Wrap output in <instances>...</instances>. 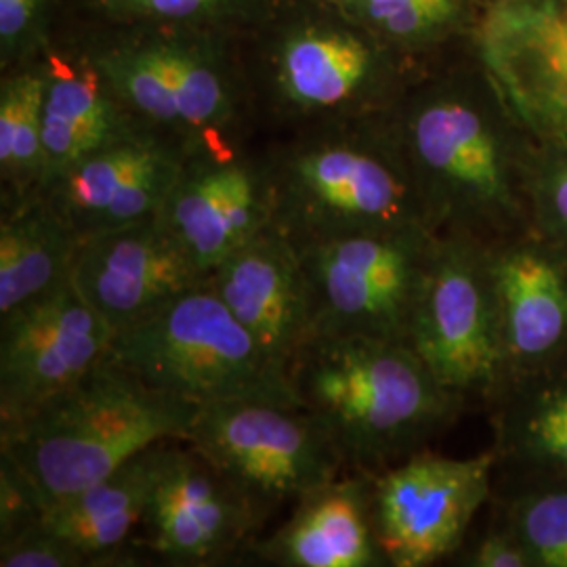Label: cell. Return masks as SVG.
<instances>
[{"mask_svg":"<svg viewBox=\"0 0 567 567\" xmlns=\"http://www.w3.org/2000/svg\"><path fill=\"white\" fill-rule=\"evenodd\" d=\"M437 236L496 244L534 231L526 131L477 65H433L386 112Z\"/></svg>","mask_w":567,"mask_h":567,"instance_id":"6da1fadb","label":"cell"},{"mask_svg":"<svg viewBox=\"0 0 567 567\" xmlns=\"http://www.w3.org/2000/svg\"><path fill=\"white\" fill-rule=\"evenodd\" d=\"M257 135L386 114L429 61L412 60L330 0H276L240 34Z\"/></svg>","mask_w":567,"mask_h":567,"instance_id":"7a4b0ae2","label":"cell"},{"mask_svg":"<svg viewBox=\"0 0 567 567\" xmlns=\"http://www.w3.org/2000/svg\"><path fill=\"white\" fill-rule=\"evenodd\" d=\"M288 379L347 471L365 475L425 450L466 404L402 341L313 337L288 364Z\"/></svg>","mask_w":567,"mask_h":567,"instance_id":"3957f363","label":"cell"},{"mask_svg":"<svg viewBox=\"0 0 567 567\" xmlns=\"http://www.w3.org/2000/svg\"><path fill=\"white\" fill-rule=\"evenodd\" d=\"M264 145L274 189L271 225L295 248L431 227L386 114L267 137Z\"/></svg>","mask_w":567,"mask_h":567,"instance_id":"277c9868","label":"cell"},{"mask_svg":"<svg viewBox=\"0 0 567 567\" xmlns=\"http://www.w3.org/2000/svg\"><path fill=\"white\" fill-rule=\"evenodd\" d=\"M137 121L189 147L259 137L240 34L196 28H61Z\"/></svg>","mask_w":567,"mask_h":567,"instance_id":"5b68a950","label":"cell"},{"mask_svg":"<svg viewBox=\"0 0 567 567\" xmlns=\"http://www.w3.org/2000/svg\"><path fill=\"white\" fill-rule=\"evenodd\" d=\"M198 410L107 358L58 400L0 429V452L32 480L47 508L102 482L150 447L187 440Z\"/></svg>","mask_w":567,"mask_h":567,"instance_id":"8992f818","label":"cell"},{"mask_svg":"<svg viewBox=\"0 0 567 567\" xmlns=\"http://www.w3.org/2000/svg\"><path fill=\"white\" fill-rule=\"evenodd\" d=\"M110 358L143 383L196 405L240 400L297 404L288 365L252 337L210 282L116 334Z\"/></svg>","mask_w":567,"mask_h":567,"instance_id":"52a82bcc","label":"cell"},{"mask_svg":"<svg viewBox=\"0 0 567 567\" xmlns=\"http://www.w3.org/2000/svg\"><path fill=\"white\" fill-rule=\"evenodd\" d=\"M437 238L431 227H404L297 248L313 337L408 343Z\"/></svg>","mask_w":567,"mask_h":567,"instance_id":"ba28073f","label":"cell"},{"mask_svg":"<svg viewBox=\"0 0 567 567\" xmlns=\"http://www.w3.org/2000/svg\"><path fill=\"white\" fill-rule=\"evenodd\" d=\"M265 519L347 471L328 431L299 404L200 405L187 440Z\"/></svg>","mask_w":567,"mask_h":567,"instance_id":"9c48e42d","label":"cell"},{"mask_svg":"<svg viewBox=\"0 0 567 567\" xmlns=\"http://www.w3.org/2000/svg\"><path fill=\"white\" fill-rule=\"evenodd\" d=\"M408 344L463 400L511 385L507 341L486 244L440 236L426 269Z\"/></svg>","mask_w":567,"mask_h":567,"instance_id":"30bf717a","label":"cell"},{"mask_svg":"<svg viewBox=\"0 0 567 567\" xmlns=\"http://www.w3.org/2000/svg\"><path fill=\"white\" fill-rule=\"evenodd\" d=\"M498 452L471 458L419 450L372 477L374 529L385 566L426 567L463 547L492 494Z\"/></svg>","mask_w":567,"mask_h":567,"instance_id":"8fae6325","label":"cell"},{"mask_svg":"<svg viewBox=\"0 0 567 567\" xmlns=\"http://www.w3.org/2000/svg\"><path fill=\"white\" fill-rule=\"evenodd\" d=\"M468 41L527 137L567 147V0L486 4Z\"/></svg>","mask_w":567,"mask_h":567,"instance_id":"7c38bea8","label":"cell"},{"mask_svg":"<svg viewBox=\"0 0 567 567\" xmlns=\"http://www.w3.org/2000/svg\"><path fill=\"white\" fill-rule=\"evenodd\" d=\"M112 328L74 284L0 318V429L18 425L103 364Z\"/></svg>","mask_w":567,"mask_h":567,"instance_id":"4fadbf2b","label":"cell"},{"mask_svg":"<svg viewBox=\"0 0 567 567\" xmlns=\"http://www.w3.org/2000/svg\"><path fill=\"white\" fill-rule=\"evenodd\" d=\"M145 547L173 566H215L244 555L261 519L203 452L185 440L156 447L143 517Z\"/></svg>","mask_w":567,"mask_h":567,"instance_id":"5bb4252c","label":"cell"},{"mask_svg":"<svg viewBox=\"0 0 567 567\" xmlns=\"http://www.w3.org/2000/svg\"><path fill=\"white\" fill-rule=\"evenodd\" d=\"M158 217L210 274L274 221L264 143L246 140L192 150Z\"/></svg>","mask_w":567,"mask_h":567,"instance_id":"9a60e30c","label":"cell"},{"mask_svg":"<svg viewBox=\"0 0 567 567\" xmlns=\"http://www.w3.org/2000/svg\"><path fill=\"white\" fill-rule=\"evenodd\" d=\"M192 150L142 124L68 168L42 198L81 240L143 224L161 215Z\"/></svg>","mask_w":567,"mask_h":567,"instance_id":"2e32d148","label":"cell"},{"mask_svg":"<svg viewBox=\"0 0 567 567\" xmlns=\"http://www.w3.org/2000/svg\"><path fill=\"white\" fill-rule=\"evenodd\" d=\"M208 276L156 217L82 240L72 284L116 337Z\"/></svg>","mask_w":567,"mask_h":567,"instance_id":"e0dca14e","label":"cell"},{"mask_svg":"<svg viewBox=\"0 0 567 567\" xmlns=\"http://www.w3.org/2000/svg\"><path fill=\"white\" fill-rule=\"evenodd\" d=\"M507 341L511 385L553 370L567 353V255L529 231L486 244Z\"/></svg>","mask_w":567,"mask_h":567,"instance_id":"ac0fdd59","label":"cell"},{"mask_svg":"<svg viewBox=\"0 0 567 567\" xmlns=\"http://www.w3.org/2000/svg\"><path fill=\"white\" fill-rule=\"evenodd\" d=\"M208 282L265 349L288 365L313 339L301 255L269 225L210 271Z\"/></svg>","mask_w":567,"mask_h":567,"instance_id":"d6986e66","label":"cell"},{"mask_svg":"<svg viewBox=\"0 0 567 567\" xmlns=\"http://www.w3.org/2000/svg\"><path fill=\"white\" fill-rule=\"evenodd\" d=\"M250 553L282 567L385 566L374 529L372 477L344 471L309 492L292 505L282 527L252 543Z\"/></svg>","mask_w":567,"mask_h":567,"instance_id":"ffe728a7","label":"cell"},{"mask_svg":"<svg viewBox=\"0 0 567 567\" xmlns=\"http://www.w3.org/2000/svg\"><path fill=\"white\" fill-rule=\"evenodd\" d=\"M44 60L49 81L44 97L42 192L82 158L143 124L122 105L79 42L58 34Z\"/></svg>","mask_w":567,"mask_h":567,"instance_id":"44dd1931","label":"cell"},{"mask_svg":"<svg viewBox=\"0 0 567 567\" xmlns=\"http://www.w3.org/2000/svg\"><path fill=\"white\" fill-rule=\"evenodd\" d=\"M158 446L150 447L102 482L53 501L39 524L82 550L93 566L118 564L116 559L124 557L133 529L143 526Z\"/></svg>","mask_w":567,"mask_h":567,"instance_id":"7402d4cb","label":"cell"},{"mask_svg":"<svg viewBox=\"0 0 567 567\" xmlns=\"http://www.w3.org/2000/svg\"><path fill=\"white\" fill-rule=\"evenodd\" d=\"M81 244L42 196L0 208V318L72 282Z\"/></svg>","mask_w":567,"mask_h":567,"instance_id":"603a6c76","label":"cell"},{"mask_svg":"<svg viewBox=\"0 0 567 567\" xmlns=\"http://www.w3.org/2000/svg\"><path fill=\"white\" fill-rule=\"evenodd\" d=\"M47 81L44 58L0 72V208L42 194Z\"/></svg>","mask_w":567,"mask_h":567,"instance_id":"cb8c5ba5","label":"cell"},{"mask_svg":"<svg viewBox=\"0 0 567 567\" xmlns=\"http://www.w3.org/2000/svg\"><path fill=\"white\" fill-rule=\"evenodd\" d=\"M349 20L412 60L458 39H471L482 13L480 0H330Z\"/></svg>","mask_w":567,"mask_h":567,"instance_id":"d4e9b609","label":"cell"},{"mask_svg":"<svg viewBox=\"0 0 567 567\" xmlns=\"http://www.w3.org/2000/svg\"><path fill=\"white\" fill-rule=\"evenodd\" d=\"M276 0H63L61 28H196L244 34Z\"/></svg>","mask_w":567,"mask_h":567,"instance_id":"484cf974","label":"cell"},{"mask_svg":"<svg viewBox=\"0 0 567 567\" xmlns=\"http://www.w3.org/2000/svg\"><path fill=\"white\" fill-rule=\"evenodd\" d=\"M519 383L501 423V446L548 480H567V372L547 370Z\"/></svg>","mask_w":567,"mask_h":567,"instance_id":"4316f807","label":"cell"},{"mask_svg":"<svg viewBox=\"0 0 567 567\" xmlns=\"http://www.w3.org/2000/svg\"><path fill=\"white\" fill-rule=\"evenodd\" d=\"M505 527L526 548L532 567H567V480L527 489L507 508Z\"/></svg>","mask_w":567,"mask_h":567,"instance_id":"83f0119b","label":"cell"},{"mask_svg":"<svg viewBox=\"0 0 567 567\" xmlns=\"http://www.w3.org/2000/svg\"><path fill=\"white\" fill-rule=\"evenodd\" d=\"M63 0H0V72L39 61L60 34Z\"/></svg>","mask_w":567,"mask_h":567,"instance_id":"f1b7e54d","label":"cell"},{"mask_svg":"<svg viewBox=\"0 0 567 567\" xmlns=\"http://www.w3.org/2000/svg\"><path fill=\"white\" fill-rule=\"evenodd\" d=\"M534 231L567 255V147H543L532 166Z\"/></svg>","mask_w":567,"mask_h":567,"instance_id":"f546056e","label":"cell"},{"mask_svg":"<svg viewBox=\"0 0 567 567\" xmlns=\"http://www.w3.org/2000/svg\"><path fill=\"white\" fill-rule=\"evenodd\" d=\"M44 513V501L21 466L0 452V543L37 526Z\"/></svg>","mask_w":567,"mask_h":567,"instance_id":"4dcf8cb0","label":"cell"},{"mask_svg":"<svg viewBox=\"0 0 567 567\" xmlns=\"http://www.w3.org/2000/svg\"><path fill=\"white\" fill-rule=\"evenodd\" d=\"M91 559L37 524L20 536L0 543V567H84Z\"/></svg>","mask_w":567,"mask_h":567,"instance_id":"1f68e13d","label":"cell"},{"mask_svg":"<svg viewBox=\"0 0 567 567\" xmlns=\"http://www.w3.org/2000/svg\"><path fill=\"white\" fill-rule=\"evenodd\" d=\"M465 566L471 567H532L526 548L508 532L507 527L489 529L486 536L471 548Z\"/></svg>","mask_w":567,"mask_h":567,"instance_id":"d6a6232c","label":"cell"},{"mask_svg":"<svg viewBox=\"0 0 567 567\" xmlns=\"http://www.w3.org/2000/svg\"><path fill=\"white\" fill-rule=\"evenodd\" d=\"M494 2H503V0H480V4H482V7H486V4H494Z\"/></svg>","mask_w":567,"mask_h":567,"instance_id":"836d02e7","label":"cell"}]
</instances>
